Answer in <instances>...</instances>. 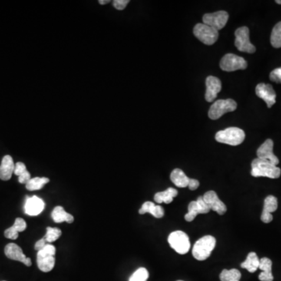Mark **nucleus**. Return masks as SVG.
Segmentation results:
<instances>
[{
  "label": "nucleus",
  "instance_id": "nucleus-1",
  "mask_svg": "<svg viewBox=\"0 0 281 281\" xmlns=\"http://www.w3.org/2000/svg\"><path fill=\"white\" fill-rule=\"evenodd\" d=\"M251 174L255 177H264L276 179L280 177L281 170L268 160L256 158L252 161Z\"/></svg>",
  "mask_w": 281,
  "mask_h": 281
},
{
  "label": "nucleus",
  "instance_id": "nucleus-2",
  "mask_svg": "<svg viewBox=\"0 0 281 281\" xmlns=\"http://www.w3.org/2000/svg\"><path fill=\"white\" fill-rule=\"evenodd\" d=\"M216 241L214 237L206 235L198 240L192 249V256L199 261H204L210 256L211 252L216 246Z\"/></svg>",
  "mask_w": 281,
  "mask_h": 281
},
{
  "label": "nucleus",
  "instance_id": "nucleus-3",
  "mask_svg": "<svg viewBox=\"0 0 281 281\" xmlns=\"http://www.w3.org/2000/svg\"><path fill=\"white\" fill-rule=\"evenodd\" d=\"M215 138L218 143L237 146L243 143L245 138V133L239 127H228L225 130L218 131Z\"/></svg>",
  "mask_w": 281,
  "mask_h": 281
},
{
  "label": "nucleus",
  "instance_id": "nucleus-4",
  "mask_svg": "<svg viewBox=\"0 0 281 281\" xmlns=\"http://www.w3.org/2000/svg\"><path fill=\"white\" fill-rule=\"evenodd\" d=\"M170 247L180 255H185L190 250L191 243L187 233L181 230L172 232L168 237Z\"/></svg>",
  "mask_w": 281,
  "mask_h": 281
},
{
  "label": "nucleus",
  "instance_id": "nucleus-5",
  "mask_svg": "<svg viewBox=\"0 0 281 281\" xmlns=\"http://www.w3.org/2000/svg\"><path fill=\"white\" fill-rule=\"evenodd\" d=\"M193 33L198 39L207 45H213L219 38V31L203 23L196 24L193 29Z\"/></svg>",
  "mask_w": 281,
  "mask_h": 281
},
{
  "label": "nucleus",
  "instance_id": "nucleus-6",
  "mask_svg": "<svg viewBox=\"0 0 281 281\" xmlns=\"http://www.w3.org/2000/svg\"><path fill=\"white\" fill-rule=\"evenodd\" d=\"M238 107L236 102L231 99L219 100L213 103L209 110V117L211 120H217L225 113L235 111Z\"/></svg>",
  "mask_w": 281,
  "mask_h": 281
},
{
  "label": "nucleus",
  "instance_id": "nucleus-7",
  "mask_svg": "<svg viewBox=\"0 0 281 281\" xmlns=\"http://www.w3.org/2000/svg\"><path fill=\"white\" fill-rule=\"evenodd\" d=\"M235 46L239 51L247 54H254L256 52V47L250 42L249 29L247 27H241L235 31Z\"/></svg>",
  "mask_w": 281,
  "mask_h": 281
},
{
  "label": "nucleus",
  "instance_id": "nucleus-8",
  "mask_svg": "<svg viewBox=\"0 0 281 281\" xmlns=\"http://www.w3.org/2000/svg\"><path fill=\"white\" fill-rule=\"evenodd\" d=\"M219 67L226 72H232L238 70H245L247 68L248 63L243 57L235 54H226L220 60Z\"/></svg>",
  "mask_w": 281,
  "mask_h": 281
},
{
  "label": "nucleus",
  "instance_id": "nucleus-9",
  "mask_svg": "<svg viewBox=\"0 0 281 281\" xmlns=\"http://www.w3.org/2000/svg\"><path fill=\"white\" fill-rule=\"evenodd\" d=\"M229 14L226 11H218L213 14H206L203 16V24L210 26L215 29L221 30L227 23Z\"/></svg>",
  "mask_w": 281,
  "mask_h": 281
},
{
  "label": "nucleus",
  "instance_id": "nucleus-10",
  "mask_svg": "<svg viewBox=\"0 0 281 281\" xmlns=\"http://www.w3.org/2000/svg\"><path fill=\"white\" fill-rule=\"evenodd\" d=\"M210 209L205 203L203 196H199L197 200L192 201L189 205V213L184 216L186 221L192 222L196 219L198 214L209 213Z\"/></svg>",
  "mask_w": 281,
  "mask_h": 281
},
{
  "label": "nucleus",
  "instance_id": "nucleus-11",
  "mask_svg": "<svg viewBox=\"0 0 281 281\" xmlns=\"http://www.w3.org/2000/svg\"><path fill=\"white\" fill-rule=\"evenodd\" d=\"M256 94L259 98L264 100L268 108H271L276 103V95L272 85L260 83L256 87Z\"/></svg>",
  "mask_w": 281,
  "mask_h": 281
},
{
  "label": "nucleus",
  "instance_id": "nucleus-12",
  "mask_svg": "<svg viewBox=\"0 0 281 281\" xmlns=\"http://www.w3.org/2000/svg\"><path fill=\"white\" fill-rule=\"evenodd\" d=\"M203 197L210 210L215 211L219 215H223L226 213V205L219 199L214 191L206 192Z\"/></svg>",
  "mask_w": 281,
  "mask_h": 281
},
{
  "label": "nucleus",
  "instance_id": "nucleus-13",
  "mask_svg": "<svg viewBox=\"0 0 281 281\" xmlns=\"http://www.w3.org/2000/svg\"><path fill=\"white\" fill-rule=\"evenodd\" d=\"M5 255L8 259L22 262L27 266H31V260L27 257L20 246L14 243H10L5 247Z\"/></svg>",
  "mask_w": 281,
  "mask_h": 281
},
{
  "label": "nucleus",
  "instance_id": "nucleus-14",
  "mask_svg": "<svg viewBox=\"0 0 281 281\" xmlns=\"http://www.w3.org/2000/svg\"><path fill=\"white\" fill-rule=\"evenodd\" d=\"M273 142L267 139L257 150V156L261 160H268L275 166L279 164V159L273 153Z\"/></svg>",
  "mask_w": 281,
  "mask_h": 281
},
{
  "label": "nucleus",
  "instance_id": "nucleus-15",
  "mask_svg": "<svg viewBox=\"0 0 281 281\" xmlns=\"http://www.w3.org/2000/svg\"><path fill=\"white\" fill-rule=\"evenodd\" d=\"M206 91L205 99L209 103H213L218 93L221 91V81L217 77L213 76H209L206 80Z\"/></svg>",
  "mask_w": 281,
  "mask_h": 281
},
{
  "label": "nucleus",
  "instance_id": "nucleus-16",
  "mask_svg": "<svg viewBox=\"0 0 281 281\" xmlns=\"http://www.w3.org/2000/svg\"><path fill=\"white\" fill-rule=\"evenodd\" d=\"M45 209V203L37 196L28 197L24 205V212L28 216H35L39 215Z\"/></svg>",
  "mask_w": 281,
  "mask_h": 281
},
{
  "label": "nucleus",
  "instance_id": "nucleus-17",
  "mask_svg": "<svg viewBox=\"0 0 281 281\" xmlns=\"http://www.w3.org/2000/svg\"><path fill=\"white\" fill-rule=\"evenodd\" d=\"M277 199L273 196H267L264 200V206H263V210H262V216H261V220L265 223L272 222L273 219L272 213L275 212L277 209Z\"/></svg>",
  "mask_w": 281,
  "mask_h": 281
},
{
  "label": "nucleus",
  "instance_id": "nucleus-18",
  "mask_svg": "<svg viewBox=\"0 0 281 281\" xmlns=\"http://www.w3.org/2000/svg\"><path fill=\"white\" fill-rule=\"evenodd\" d=\"M56 259L54 256L46 253L45 251L41 250L37 254V264L40 270L44 273H48L54 269Z\"/></svg>",
  "mask_w": 281,
  "mask_h": 281
},
{
  "label": "nucleus",
  "instance_id": "nucleus-19",
  "mask_svg": "<svg viewBox=\"0 0 281 281\" xmlns=\"http://www.w3.org/2000/svg\"><path fill=\"white\" fill-rule=\"evenodd\" d=\"M14 164L13 158L9 155L3 158L2 163L0 165V179L2 180H9L14 173Z\"/></svg>",
  "mask_w": 281,
  "mask_h": 281
},
{
  "label": "nucleus",
  "instance_id": "nucleus-20",
  "mask_svg": "<svg viewBox=\"0 0 281 281\" xmlns=\"http://www.w3.org/2000/svg\"><path fill=\"white\" fill-rule=\"evenodd\" d=\"M272 261L269 258H262L259 260V269L262 270L259 274V279L260 281H273V276L272 273Z\"/></svg>",
  "mask_w": 281,
  "mask_h": 281
},
{
  "label": "nucleus",
  "instance_id": "nucleus-21",
  "mask_svg": "<svg viewBox=\"0 0 281 281\" xmlns=\"http://www.w3.org/2000/svg\"><path fill=\"white\" fill-rule=\"evenodd\" d=\"M147 213L153 215L154 217L160 219V218L163 217V216H164V209L160 205L154 204L152 202H146L139 209V213L140 214H146Z\"/></svg>",
  "mask_w": 281,
  "mask_h": 281
},
{
  "label": "nucleus",
  "instance_id": "nucleus-22",
  "mask_svg": "<svg viewBox=\"0 0 281 281\" xmlns=\"http://www.w3.org/2000/svg\"><path fill=\"white\" fill-rule=\"evenodd\" d=\"M178 194V192L173 188H169L163 192H157L154 196V200L156 203H166L170 204L173 202V199Z\"/></svg>",
  "mask_w": 281,
  "mask_h": 281
},
{
  "label": "nucleus",
  "instance_id": "nucleus-23",
  "mask_svg": "<svg viewBox=\"0 0 281 281\" xmlns=\"http://www.w3.org/2000/svg\"><path fill=\"white\" fill-rule=\"evenodd\" d=\"M52 218L57 223H62V222L71 223L74 220V216L70 213H67L64 208L60 206L54 208L52 213Z\"/></svg>",
  "mask_w": 281,
  "mask_h": 281
},
{
  "label": "nucleus",
  "instance_id": "nucleus-24",
  "mask_svg": "<svg viewBox=\"0 0 281 281\" xmlns=\"http://www.w3.org/2000/svg\"><path fill=\"white\" fill-rule=\"evenodd\" d=\"M170 180L178 188H186L189 186L190 178L186 176L183 170L180 169H174L170 174Z\"/></svg>",
  "mask_w": 281,
  "mask_h": 281
},
{
  "label": "nucleus",
  "instance_id": "nucleus-25",
  "mask_svg": "<svg viewBox=\"0 0 281 281\" xmlns=\"http://www.w3.org/2000/svg\"><path fill=\"white\" fill-rule=\"evenodd\" d=\"M259 260L256 252H250L248 255L247 259L241 264V267L246 269L249 273H255L259 266Z\"/></svg>",
  "mask_w": 281,
  "mask_h": 281
},
{
  "label": "nucleus",
  "instance_id": "nucleus-26",
  "mask_svg": "<svg viewBox=\"0 0 281 281\" xmlns=\"http://www.w3.org/2000/svg\"><path fill=\"white\" fill-rule=\"evenodd\" d=\"M49 182L50 179L47 177H34L26 183V189L28 191L41 190Z\"/></svg>",
  "mask_w": 281,
  "mask_h": 281
},
{
  "label": "nucleus",
  "instance_id": "nucleus-27",
  "mask_svg": "<svg viewBox=\"0 0 281 281\" xmlns=\"http://www.w3.org/2000/svg\"><path fill=\"white\" fill-rule=\"evenodd\" d=\"M242 273L237 269H223L219 275V279L221 281H240Z\"/></svg>",
  "mask_w": 281,
  "mask_h": 281
},
{
  "label": "nucleus",
  "instance_id": "nucleus-28",
  "mask_svg": "<svg viewBox=\"0 0 281 281\" xmlns=\"http://www.w3.org/2000/svg\"><path fill=\"white\" fill-rule=\"evenodd\" d=\"M270 42L274 48L281 47V21L274 26L271 34Z\"/></svg>",
  "mask_w": 281,
  "mask_h": 281
},
{
  "label": "nucleus",
  "instance_id": "nucleus-29",
  "mask_svg": "<svg viewBox=\"0 0 281 281\" xmlns=\"http://www.w3.org/2000/svg\"><path fill=\"white\" fill-rule=\"evenodd\" d=\"M62 235V231L57 227H47L46 233H45L44 239L46 241L47 243H52L56 242L57 239Z\"/></svg>",
  "mask_w": 281,
  "mask_h": 281
},
{
  "label": "nucleus",
  "instance_id": "nucleus-30",
  "mask_svg": "<svg viewBox=\"0 0 281 281\" xmlns=\"http://www.w3.org/2000/svg\"><path fill=\"white\" fill-rule=\"evenodd\" d=\"M149 272L146 268H139L131 275L129 281H147Z\"/></svg>",
  "mask_w": 281,
  "mask_h": 281
},
{
  "label": "nucleus",
  "instance_id": "nucleus-31",
  "mask_svg": "<svg viewBox=\"0 0 281 281\" xmlns=\"http://www.w3.org/2000/svg\"><path fill=\"white\" fill-rule=\"evenodd\" d=\"M13 226L18 233H20V232H23L26 230L27 224H26L25 220L22 218H17Z\"/></svg>",
  "mask_w": 281,
  "mask_h": 281
},
{
  "label": "nucleus",
  "instance_id": "nucleus-32",
  "mask_svg": "<svg viewBox=\"0 0 281 281\" xmlns=\"http://www.w3.org/2000/svg\"><path fill=\"white\" fill-rule=\"evenodd\" d=\"M269 78L273 82L281 84V67L273 70L269 74Z\"/></svg>",
  "mask_w": 281,
  "mask_h": 281
},
{
  "label": "nucleus",
  "instance_id": "nucleus-33",
  "mask_svg": "<svg viewBox=\"0 0 281 281\" xmlns=\"http://www.w3.org/2000/svg\"><path fill=\"white\" fill-rule=\"evenodd\" d=\"M18 233H19L14 229L13 226L7 229L4 232L6 238L8 239H12V240H16L18 238Z\"/></svg>",
  "mask_w": 281,
  "mask_h": 281
},
{
  "label": "nucleus",
  "instance_id": "nucleus-34",
  "mask_svg": "<svg viewBox=\"0 0 281 281\" xmlns=\"http://www.w3.org/2000/svg\"><path fill=\"white\" fill-rule=\"evenodd\" d=\"M26 171H27V168H26L24 163H21V162H18V163H16L15 168H14V174L19 177V176H21V174H23Z\"/></svg>",
  "mask_w": 281,
  "mask_h": 281
},
{
  "label": "nucleus",
  "instance_id": "nucleus-35",
  "mask_svg": "<svg viewBox=\"0 0 281 281\" xmlns=\"http://www.w3.org/2000/svg\"><path fill=\"white\" fill-rule=\"evenodd\" d=\"M130 3L129 0H114L113 2V7H115L118 11H123L127 7V4Z\"/></svg>",
  "mask_w": 281,
  "mask_h": 281
},
{
  "label": "nucleus",
  "instance_id": "nucleus-36",
  "mask_svg": "<svg viewBox=\"0 0 281 281\" xmlns=\"http://www.w3.org/2000/svg\"><path fill=\"white\" fill-rule=\"evenodd\" d=\"M31 174H30L29 172L27 170V171L24 172L23 174L18 177V181L21 183H27L30 180H31Z\"/></svg>",
  "mask_w": 281,
  "mask_h": 281
},
{
  "label": "nucleus",
  "instance_id": "nucleus-37",
  "mask_svg": "<svg viewBox=\"0 0 281 281\" xmlns=\"http://www.w3.org/2000/svg\"><path fill=\"white\" fill-rule=\"evenodd\" d=\"M46 241L43 238V239H40V240H38V242L35 243V245H34V249L39 252V251L42 250V249H44V247L46 245Z\"/></svg>",
  "mask_w": 281,
  "mask_h": 281
},
{
  "label": "nucleus",
  "instance_id": "nucleus-38",
  "mask_svg": "<svg viewBox=\"0 0 281 281\" xmlns=\"http://www.w3.org/2000/svg\"><path fill=\"white\" fill-rule=\"evenodd\" d=\"M42 250L45 251L46 253L50 254L51 256H55L56 252H57L55 246H54L53 245H50V244H46V245H45Z\"/></svg>",
  "mask_w": 281,
  "mask_h": 281
},
{
  "label": "nucleus",
  "instance_id": "nucleus-39",
  "mask_svg": "<svg viewBox=\"0 0 281 281\" xmlns=\"http://www.w3.org/2000/svg\"><path fill=\"white\" fill-rule=\"evenodd\" d=\"M188 187L189 188L191 191L196 190L199 187V180H196V179H190Z\"/></svg>",
  "mask_w": 281,
  "mask_h": 281
},
{
  "label": "nucleus",
  "instance_id": "nucleus-40",
  "mask_svg": "<svg viewBox=\"0 0 281 281\" xmlns=\"http://www.w3.org/2000/svg\"><path fill=\"white\" fill-rule=\"evenodd\" d=\"M99 3H100V4H101V5H106V4H110V0H100Z\"/></svg>",
  "mask_w": 281,
  "mask_h": 281
},
{
  "label": "nucleus",
  "instance_id": "nucleus-41",
  "mask_svg": "<svg viewBox=\"0 0 281 281\" xmlns=\"http://www.w3.org/2000/svg\"><path fill=\"white\" fill-rule=\"evenodd\" d=\"M276 3L277 4H281V0H276Z\"/></svg>",
  "mask_w": 281,
  "mask_h": 281
},
{
  "label": "nucleus",
  "instance_id": "nucleus-42",
  "mask_svg": "<svg viewBox=\"0 0 281 281\" xmlns=\"http://www.w3.org/2000/svg\"><path fill=\"white\" fill-rule=\"evenodd\" d=\"M177 281H183V280H177Z\"/></svg>",
  "mask_w": 281,
  "mask_h": 281
}]
</instances>
